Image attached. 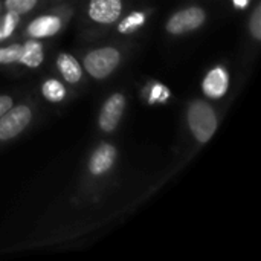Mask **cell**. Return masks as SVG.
I'll list each match as a JSON object with an SVG mask.
<instances>
[{
    "label": "cell",
    "instance_id": "6da1fadb",
    "mask_svg": "<svg viewBox=\"0 0 261 261\" xmlns=\"http://www.w3.org/2000/svg\"><path fill=\"white\" fill-rule=\"evenodd\" d=\"M188 125L194 138L205 144L217 130V116L213 107L203 101H194L188 109Z\"/></svg>",
    "mask_w": 261,
    "mask_h": 261
},
{
    "label": "cell",
    "instance_id": "7a4b0ae2",
    "mask_svg": "<svg viewBox=\"0 0 261 261\" xmlns=\"http://www.w3.org/2000/svg\"><path fill=\"white\" fill-rule=\"evenodd\" d=\"M121 61L119 50L115 47H101L89 52L84 58V69L96 80L109 76Z\"/></svg>",
    "mask_w": 261,
    "mask_h": 261
},
{
    "label": "cell",
    "instance_id": "3957f363",
    "mask_svg": "<svg viewBox=\"0 0 261 261\" xmlns=\"http://www.w3.org/2000/svg\"><path fill=\"white\" fill-rule=\"evenodd\" d=\"M32 112L28 106L11 107L0 116V141H8L20 135L31 122Z\"/></svg>",
    "mask_w": 261,
    "mask_h": 261
},
{
    "label": "cell",
    "instance_id": "277c9868",
    "mask_svg": "<svg viewBox=\"0 0 261 261\" xmlns=\"http://www.w3.org/2000/svg\"><path fill=\"white\" fill-rule=\"evenodd\" d=\"M205 11L197 6H191L176 12L167 23V31L173 35H182L200 28L205 21Z\"/></svg>",
    "mask_w": 261,
    "mask_h": 261
},
{
    "label": "cell",
    "instance_id": "5b68a950",
    "mask_svg": "<svg viewBox=\"0 0 261 261\" xmlns=\"http://www.w3.org/2000/svg\"><path fill=\"white\" fill-rule=\"evenodd\" d=\"M125 109V96L122 93H113L102 106L99 113V127L106 133H112L119 124Z\"/></svg>",
    "mask_w": 261,
    "mask_h": 261
},
{
    "label": "cell",
    "instance_id": "8992f818",
    "mask_svg": "<svg viewBox=\"0 0 261 261\" xmlns=\"http://www.w3.org/2000/svg\"><path fill=\"white\" fill-rule=\"evenodd\" d=\"M122 11L121 0H90L89 3V17L102 24L113 23Z\"/></svg>",
    "mask_w": 261,
    "mask_h": 261
},
{
    "label": "cell",
    "instance_id": "52a82bcc",
    "mask_svg": "<svg viewBox=\"0 0 261 261\" xmlns=\"http://www.w3.org/2000/svg\"><path fill=\"white\" fill-rule=\"evenodd\" d=\"M229 86L228 72L223 67H216L208 72V75L203 80V93L208 98H222Z\"/></svg>",
    "mask_w": 261,
    "mask_h": 261
},
{
    "label": "cell",
    "instance_id": "ba28073f",
    "mask_svg": "<svg viewBox=\"0 0 261 261\" xmlns=\"http://www.w3.org/2000/svg\"><path fill=\"white\" fill-rule=\"evenodd\" d=\"M116 159V148L110 144H102L92 154L89 162V170L93 176H101L107 173Z\"/></svg>",
    "mask_w": 261,
    "mask_h": 261
},
{
    "label": "cell",
    "instance_id": "9c48e42d",
    "mask_svg": "<svg viewBox=\"0 0 261 261\" xmlns=\"http://www.w3.org/2000/svg\"><path fill=\"white\" fill-rule=\"evenodd\" d=\"M61 28V20L55 15H43L32 20L28 26V34L32 38H44L55 35Z\"/></svg>",
    "mask_w": 261,
    "mask_h": 261
},
{
    "label": "cell",
    "instance_id": "30bf717a",
    "mask_svg": "<svg viewBox=\"0 0 261 261\" xmlns=\"http://www.w3.org/2000/svg\"><path fill=\"white\" fill-rule=\"evenodd\" d=\"M57 66H58V70L63 75V78L70 84L78 83L83 76L80 63L70 54H60L57 58Z\"/></svg>",
    "mask_w": 261,
    "mask_h": 261
},
{
    "label": "cell",
    "instance_id": "8fae6325",
    "mask_svg": "<svg viewBox=\"0 0 261 261\" xmlns=\"http://www.w3.org/2000/svg\"><path fill=\"white\" fill-rule=\"evenodd\" d=\"M43 46L40 41H37V38H32L29 41H26L21 46V55L18 63L28 66V67H38L43 63Z\"/></svg>",
    "mask_w": 261,
    "mask_h": 261
},
{
    "label": "cell",
    "instance_id": "7c38bea8",
    "mask_svg": "<svg viewBox=\"0 0 261 261\" xmlns=\"http://www.w3.org/2000/svg\"><path fill=\"white\" fill-rule=\"evenodd\" d=\"M41 93L46 99H49L52 102H60L66 96L64 86L57 80H46L41 86Z\"/></svg>",
    "mask_w": 261,
    "mask_h": 261
},
{
    "label": "cell",
    "instance_id": "4fadbf2b",
    "mask_svg": "<svg viewBox=\"0 0 261 261\" xmlns=\"http://www.w3.org/2000/svg\"><path fill=\"white\" fill-rule=\"evenodd\" d=\"M20 55H21L20 44H11L8 47H0V64L18 63Z\"/></svg>",
    "mask_w": 261,
    "mask_h": 261
},
{
    "label": "cell",
    "instance_id": "5bb4252c",
    "mask_svg": "<svg viewBox=\"0 0 261 261\" xmlns=\"http://www.w3.org/2000/svg\"><path fill=\"white\" fill-rule=\"evenodd\" d=\"M144 20H145L144 14H141V12H133V14H130L125 20H122V21L119 23L118 29H119V32H122V34L130 32V31L136 29L138 26H141V24L144 23Z\"/></svg>",
    "mask_w": 261,
    "mask_h": 261
},
{
    "label": "cell",
    "instance_id": "9a60e30c",
    "mask_svg": "<svg viewBox=\"0 0 261 261\" xmlns=\"http://www.w3.org/2000/svg\"><path fill=\"white\" fill-rule=\"evenodd\" d=\"M37 0H6L5 5L8 8V11L15 12V14H24L28 11H31L35 6Z\"/></svg>",
    "mask_w": 261,
    "mask_h": 261
},
{
    "label": "cell",
    "instance_id": "2e32d148",
    "mask_svg": "<svg viewBox=\"0 0 261 261\" xmlns=\"http://www.w3.org/2000/svg\"><path fill=\"white\" fill-rule=\"evenodd\" d=\"M249 31L255 40H261V5H257V8L252 12L249 21Z\"/></svg>",
    "mask_w": 261,
    "mask_h": 261
},
{
    "label": "cell",
    "instance_id": "e0dca14e",
    "mask_svg": "<svg viewBox=\"0 0 261 261\" xmlns=\"http://www.w3.org/2000/svg\"><path fill=\"white\" fill-rule=\"evenodd\" d=\"M17 21H18V14L8 11V14L5 15V23H3V29H2V35H3V38L9 37V35L12 34V31H14V28H15Z\"/></svg>",
    "mask_w": 261,
    "mask_h": 261
},
{
    "label": "cell",
    "instance_id": "ac0fdd59",
    "mask_svg": "<svg viewBox=\"0 0 261 261\" xmlns=\"http://www.w3.org/2000/svg\"><path fill=\"white\" fill-rule=\"evenodd\" d=\"M168 96V90L162 86H154L153 87V93L150 96V101H164Z\"/></svg>",
    "mask_w": 261,
    "mask_h": 261
},
{
    "label": "cell",
    "instance_id": "d6986e66",
    "mask_svg": "<svg viewBox=\"0 0 261 261\" xmlns=\"http://www.w3.org/2000/svg\"><path fill=\"white\" fill-rule=\"evenodd\" d=\"M12 107V98L9 96H0V116L5 115L9 109Z\"/></svg>",
    "mask_w": 261,
    "mask_h": 261
},
{
    "label": "cell",
    "instance_id": "ffe728a7",
    "mask_svg": "<svg viewBox=\"0 0 261 261\" xmlns=\"http://www.w3.org/2000/svg\"><path fill=\"white\" fill-rule=\"evenodd\" d=\"M234 3H236V6L245 8V6H246V3H248V0H234Z\"/></svg>",
    "mask_w": 261,
    "mask_h": 261
},
{
    "label": "cell",
    "instance_id": "44dd1931",
    "mask_svg": "<svg viewBox=\"0 0 261 261\" xmlns=\"http://www.w3.org/2000/svg\"><path fill=\"white\" fill-rule=\"evenodd\" d=\"M0 38H3V35H2V31H0Z\"/></svg>",
    "mask_w": 261,
    "mask_h": 261
}]
</instances>
